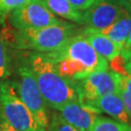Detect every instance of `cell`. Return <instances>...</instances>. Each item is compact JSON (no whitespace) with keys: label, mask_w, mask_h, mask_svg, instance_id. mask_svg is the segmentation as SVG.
Returning a JSON list of instances; mask_svg holds the SVG:
<instances>
[{"label":"cell","mask_w":131,"mask_h":131,"mask_svg":"<svg viewBox=\"0 0 131 131\" xmlns=\"http://www.w3.org/2000/svg\"><path fill=\"white\" fill-rule=\"evenodd\" d=\"M129 12L131 4L125 0H95L83 12L84 25L102 31Z\"/></svg>","instance_id":"ba28073f"},{"label":"cell","mask_w":131,"mask_h":131,"mask_svg":"<svg viewBox=\"0 0 131 131\" xmlns=\"http://www.w3.org/2000/svg\"><path fill=\"white\" fill-rule=\"evenodd\" d=\"M80 31L77 25L67 21L35 29H16L8 44L18 51L51 52L59 49Z\"/></svg>","instance_id":"3957f363"},{"label":"cell","mask_w":131,"mask_h":131,"mask_svg":"<svg viewBox=\"0 0 131 131\" xmlns=\"http://www.w3.org/2000/svg\"><path fill=\"white\" fill-rule=\"evenodd\" d=\"M47 131H84L67 122L59 113H53L50 117Z\"/></svg>","instance_id":"ac0fdd59"},{"label":"cell","mask_w":131,"mask_h":131,"mask_svg":"<svg viewBox=\"0 0 131 131\" xmlns=\"http://www.w3.org/2000/svg\"><path fill=\"white\" fill-rule=\"evenodd\" d=\"M125 1H127V2H129V3L131 4V0H125Z\"/></svg>","instance_id":"603a6c76"},{"label":"cell","mask_w":131,"mask_h":131,"mask_svg":"<svg viewBox=\"0 0 131 131\" xmlns=\"http://www.w3.org/2000/svg\"><path fill=\"white\" fill-rule=\"evenodd\" d=\"M58 112L66 122L84 131H89L96 117L101 115L97 109L81 103L79 100L65 104Z\"/></svg>","instance_id":"9c48e42d"},{"label":"cell","mask_w":131,"mask_h":131,"mask_svg":"<svg viewBox=\"0 0 131 131\" xmlns=\"http://www.w3.org/2000/svg\"><path fill=\"white\" fill-rule=\"evenodd\" d=\"M81 34L90 44L99 56L104 57L108 62L116 58L122 52V48L113 42L105 34L92 28L84 27L81 30Z\"/></svg>","instance_id":"30bf717a"},{"label":"cell","mask_w":131,"mask_h":131,"mask_svg":"<svg viewBox=\"0 0 131 131\" xmlns=\"http://www.w3.org/2000/svg\"><path fill=\"white\" fill-rule=\"evenodd\" d=\"M61 76L79 81L95 71L109 70V62L99 56L80 31L59 49L45 52Z\"/></svg>","instance_id":"6da1fadb"},{"label":"cell","mask_w":131,"mask_h":131,"mask_svg":"<svg viewBox=\"0 0 131 131\" xmlns=\"http://www.w3.org/2000/svg\"><path fill=\"white\" fill-rule=\"evenodd\" d=\"M0 131H17L15 128L9 125L8 123H6L4 121L0 119Z\"/></svg>","instance_id":"44dd1931"},{"label":"cell","mask_w":131,"mask_h":131,"mask_svg":"<svg viewBox=\"0 0 131 131\" xmlns=\"http://www.w3.org/2000/svg\"><path fill=\"white\" fill-rule=\"evenodd\" d=\"M16 73L17 78L12 80L9 78L8 81L18 93L19 98L36 117L37 122L47 129L50 122L48 105L39 90L33 73L20 54L17 63Z\"/></svg>","instance_id":"277c9868"},{"label":"cell","mask_w":131,"mask_h":131,"mask_svg":"<svg viewBox=\"0 0 131 131\" xmlns=\"http://www.w3.org/2000/svg\"><path fill=\"white\" fill-rule=\"evenodd\" d=\"M10 23L15 29L25 30L58 24L60 19L48 9L43 0H30L9 15Z\"/></svg>","instance_id":"52a82bcc"},{"label":"cell","mask_w":131,"mask_h":131,"mask_svg":"<svg viewBox=\"0 0 131 131\" xmlns=\"http://www.w3.org/2000/svg\"><path fill=\"white\" fill-rule=\"evenodd\" d=\"M0 119L17 131H47L7 80L0 81Z\"/></svg>","instance_id":"5b68a950"},{"label":"cell","mask_w":131,"mask_h":131,"mask_svg":"<svg viewBox=\"0 0 131 131\" xmlns=\"http://www.w3.org/2000/svg\"><path fill=\"white\" fill-rule=\"evenodd\" d=\"M130 131H131V130H130Z\"/></svg>","instance_id":"cb8c5ba5"},{"label":"cell","mask_w":131,"mask_h":131,"mask_svg":"<svg viewBox=\"0 0 131 131\" xmlns=\"http://www.w3.org/2000/svg\"><path fill=\"white\" fill-rule=\"evenodd\" d=\"M84 104V103H83ZM86 105L97 109L100 113H105L112 118L123 123H130L129 117L122 102V97L118 93H111L104 95L100 98L90 101Z\"/></svg>","instance_id":"8fae6325"},{"label":"cell","mask_w":131,"mask_h":131,"mask_svg":"<svg viewBox=\"0 0 131 131\" xmlns=\"http://www.w3.org/2000/svg\"><path fill=\"white\" fill-rule=\"evenodd\" d=\"M118 94L122 97L131 123V73L126 75H121Z\"/></svg>","instance_id":"2e32d148"},{"label":"cell","mask_w":131,"mask_h":131,"mask_svg":"<svg viewBox=\"0 0 131 131\" xmlns=\"http://www.w3.org/2000/svg\"><path fill=\"white\" fill-rule=\"evenodd\" d=\"M20 56L33 73L49 107L58 111L65 104L79 100L74 82L61 76L45 52L26 51Z\"/></svg>","instance_id":"7a4b0ae2"},{"label":"cell","mask_w":131,"mask_h":131,"mask_svg":"<svg viewBox=\"0 0 131 131\" xmlns=\"http://www.w3.org/2000/svg\"><path fill=\"white\" fill-rule=\"evenodd\" d=\"M53 15L77 24H84L83 11L75 8L68 0H43Z\"/></svg>","instance_id":"7c38bea8"},{"label":"cell","mask_w":131,"mask_h":131,"mask_svg":"<svg viewBox=\"0 0 131 131\" xmlns=\"http://www.w3.org/2000/svg\"><path fill=\"white\" fill-rule=\"evenodd\" d=\"M121 74L114 70L95 71L84 79L74 81L81 103L86 104L104 95L118 93Z\"/></svg>","instance_id":"8992f818"},{"label":"cell","mask_w":131,"mask_h":131,"mask_svg":"<svg viewBox=\"0 0 131 131\" xmlns=\"http://www.w3.org/2000/svg\"><path fill=\"white\" fill-rule=\"evenodd\" d=\"M129 123L117 122L114 118L98 116L89 131H130Z\"/></svg>","instance_id":"5bb4252c"},{"label":"cell","mask_w":131,"mask_h":131,"mask_svg":"<svg viewBox=\"0 0 131 131\" xmlns=\"http://www.w3.org/2000/svg\"><path fill=\"white\" fill-rule=\"evenodd\" d=\"M68 1L75 8L84 12V10H86L89 8V6H91V4L93 3L95 0H68Z\"/></svg>","instance_id":"ffe728a7"},{"label":"cell","mask_w":131,"mask_h":131,"mask_svg":"<svg viewBox=\"0 0 131 131\" xmlns=\"http://www.w3.org/2000/svg\"><path fill=\"white\" fill-rule=\"evenodd\" d=\"M13 73V59L7 43L0 35V81L9 79Z\"/></svg>","instance_id":"9a60e30c"},{"label":"cell","mask_w":131,"mask_h":131,"mask_svg":"<svg viewBox=\"0 0 131 131\" xmlns=\"http://www.w3.org/2000/svg\"><path fill=\"white\" fill-rule=\"evenodd\" d=\"M131 31V12L123 15L114 24L102 31L108 38H110L113 42L122 48L124 47L127 37Z\"/></svg>","instance_id":"4fadbf2b"},{"label":"cell","mask_w":131,"mask_h":131,"mask_svg":"<svg viewBox=\"0 0 131 131\" xmlns=\"http://www.w3.org/2000/svg\"><path fill=\"white\" fill-rule=\"evenodd\" d=\"M123 48H125L126 50L131 52V31L129 33V35H128V37H127V40L126 42H125V44H124V47Z\"/></svg>","instance_id":"7402d4cb"},{"label":"cell","mask_w":131,"mask_h":131,"mask_svg":"<svg viewBox=\"0 0 131 131\" xmlns=\"http://www.w3.org/2000/svg\"><path fill=\"white\" fill-rule=\"evenodd\" d=\"M113 70L121 75H126L131 73V52L122 48L119 56L111 61Z\"/></svg>","instance_id":"e0dca14e"},{"label":"cell","mask_w":131,"mask_h":131,"mask_svg":"<svg viewBox=\"0 0 131 131\" xmlns=\"http://www.w3.org/2000/svg\"><path fill=\"white\" fill-rule=\"evenodd\" d=\"M30 0H0V24H3L5 19L11 12L19 8Z\"/></svg>","instance_id":"d6986e66"}]
</instances>
